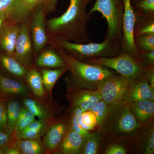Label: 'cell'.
I'll return each mask as SVG.
<instances>
[{
    "label": "cell",
    "instance_id": "1",
    "mask_svg": "<svg viewBox=\"0 0 154 154\" xmlns=\"http://www.w3.org/2000/svg\"><path fill=\"white\" fill-rule=\"evenodd\" d=\"M91 1L69 0L68 8L63 14L46 20L48 39L59 38L80 44L93 42L88 31L91 16L87 7Z\"/></svg>",
    "mask_w": 154,
    "mask_h": 154
},
{
    "label": "cell",
    "instance_id": "2",
    "mask_svg": "<svg viewBox=\"0 0 154 154\" xmlns=\"http://www.w3.org/2000/svg\"><path fill=\"white\" fill-rule=\"evenodd\" d=\"M98 127L102 135L113 141L134 140L142 128L131 113L129 103L123 101L109 105L105 118Z\"/></svg>",
    "mask_w": 154,
    "mask_h": 154
},
{
    "label": "cell",
    "instance_id": "3",
    "mask_svg": "<svg viewBox=\"0 0 154 154\" xmlns=\"http://www.w3.org/2000/svg\"><path fill=\"white\" fill-rule=\"evenodd\" d=\"M48 43L84 62L93 58L114 57L122 51L120 42L111 39H105L100 43L80 44L59 38H48Z\"/></svg>",
    "mask_w": 154,
    "mask_h": 154
},
{
    "label": "cell",
    "instance_id": "4",
    "mask_svg": "<svg viewBox=\"0 0 154 154\" xmlns=\"http://www.w3.org/2000/svg\"><path fill=\"white\" fill-rule=\"evenodd\" d=\"M54 48L65 62L68 70L70 72L72 77L83 88L96 90L105 79L116 74L106 67L78 60L62 49Z\"/></svg>",
    "mask_w": 154,
    "mask_h": 154
},
{
    "label": "cell",
    "instance_id": "5",
    "mask_svg": "<svg viewBox=\"0 0 154 154\" xmlns=\"http://www.w3.org/2000/svg\"><path fill=\"white\" fill-rule=\"evenodd\" d=\"M123 11V0H95L88 14L91 15L95 12L101 13L107 22L105 39L117 41L121 44Z\"/></svg>",
    "mask_w": 154,
    "mask_h": 154
},
{
    "label": "cell",
    "instance_id": "6",
    "mask_svg": "<svg viewBox=\"0 0 154 154\" xmlns=\"http://www.w3.org/2000/svg\"><path fill=\"white\" fill-rule=\"evenodd\" d=\"M84 62L113 69L131 82L142 75L145 69L130 54L122 51L114 57L93 58Z\"/></svg>",
    "mask_w": 154,
    "mask_h": 154
},
{
    "label": "cell",
    "instance_id": "7",
    "mask_svg": "<svg viewBox=\"0 0 154 154\" xmlns=\"http://www.w3.org/2000/svg\"><path fill=\"white\" fill-rule=\"evenodd\" d=\"M66 96L70 107L83 111L90 110L102 99L98 89L90 90L80 86L72 76L65 78Z\"/></svg>",
    "mask_w": 154,
    "mask_h": 154
},
{
    "label": "cell",
    "instance_id": "8",
    "mask_svg": "<svg viewBox=\"0 0 154 154\" xmlns=\"http://www.w3.org/2000/svg\"><path fill=\"white\" fill-rule=\"evenodd\" d=\"M124 11L122 17V51L128 53L142 63L140 54L134 42V31L137 20L136 13L133 8L131 0H123Z\"/></svg>",
    "mask_w": 154,
    "mask_h": 154
},
{
    "label": "cell",
    "instance_id": "9",
    "mask_svg": "<svg viewBox=\"0 0 154 154\" xmlns=\"http://www.w3.org/2000/svg\"><path fill=\"white\" fill-rule=\"evenodd\" d=\"M58 0H16L10 10L8 21L20 24L30 20L36 8L43 6L47 15L56 11Z\"/></svg>",
    "mask_w": 154,
    "mask_h": 154
},
{
    "label": "cell",
    "instance_id": "10",
    "mask_svg": "<svg viewBox=\"0 0 154 154\" xmlns=\"http://www.w3.org/2000/svg\"><path fill=\"white\" fill-rule=\"evenodd\" d=\"M131 82L121 75L115 74L103 81L98 86L102 99L109 105L123 101Z\"/></svg>",
    "mask_w": 154,
    "mask_h": 154
},
{
    "label": "cell",
    "instance_id": "11",
    "mask_svg": "<svg viewBox=\"0 0 154 154\" xmlns=\"http://www.w3.org/2000/svg\"><path fill=\"white\" fill-rule=\"evenodd\" d=\"M33 53L29 20L20 24L15 45L14 56L26 68L29 69L33 67Z\"/></svg>",
    "mask_w": 154,
    "mask_h": 154
},
{
    "label": "cell",
    "instance_id": "12",
    "mask_svg": "<svg viewBox=\"0 0 154 154\" xmlns=\"http://www.w3.org/2000/svg\"><path fill=\"white\" fill-rule=\"evenodd\" d=\"M47 16L44 7L40 6L35 9L30 18V35L35 54L40 53L48 42L46 27Z\"/></svg>",
    "mask_w": 154,
    "mask_h": 154
},
{
    "label": "cell",
    "instance_id": "13",
    "mask_svg": "<svg viewBox=\"0 0 154 154\" xmlns=\"http://www.w3.org/2000/svg\"><path fill=\"white\" fill-rule=\"evenodd\" d=\"M143 100L154 101V89L150 85L143 74L130 83L123 101L130 103Z\"/></svg>",
    "mask_w": 154,
    "mask_h": 154
},
{
    "label": "cell",
    "instance_id": "14",
    "mask_svg": "<svg viewBox=\"0 0 154 154\" xmlns=\"http://www.w3.org/2000/svg\"><path fill=\"white\" fill-rule=\"evenodd\" d=\"M67 129L66 119L57 120L49 126L42 141L46 152H58L59 148Z\"/></svg>",
    "mask_w": 154,
    "mask_h": 154
},
{
    "label": "cell",
    "instance_id": "15",
    "mask_svg": "<svg viewBox=\"0 0 154 154\" xmlns=\"http://www.w3.org/2000/svg\"><path fill=\"white\" fill-rule=\"evenodd\" d=\"M32 95V92L27 85L0 74V98L7 101L14 97L24 98Z\"/></svg>",
    "mask_w": 154,
    "mask_h": 154
},
{
    "label": "cell",
    "instance_id": "16",
    "mask_svg": "<svg viewBox=\"0 0 154 154\" xmlns=\"http://www.w3.org/2000/svg\"><path fill=\"white\" fill-rule=\"evenodd\" d=\"M23 105L39 119L54 123L57 121L55 119V110L47 104L45 99H38L33 96L25 97L22 100Z\"/></svg>",
    "mask_w": 154,
    "mask_h": 154
},
{
    "label": "cell",
    "instance_id": "17",
    "mask_svg": "<svg viewBox=\"0 0 154 154\" xmlns=\"http://www.w3.org/2000/svg\"><path fill=\"white\" fill-rule=\"evenodd\" d=\"M20 24L6 21L0 29V50L14 56Z\"/></svg>",
    "mask_w": 154,
    "mask_h": 154
},
{
    "label": "cell",
    "instance_id": "18",
    "mask_svg": "<svg viewBox=\"0 0 154 154\" xmlns=\"http://www.w3.org/2000/svg\"><path fill=\"white\" fill-rule=\"evenodd\" d=\"M128 103L131 113L141 126L149 125L154 117V101L139 100Z\"/></svg>",
    "mask_w": 154,
    "mask_h": 154
},
{
    "label": "cell",
    "instance_id": "19",
    "mask_svg": "<svg viewBox=\"0 0 154 154\" xmlns=\"http://www.w3.org/2000/svg\"><path fill=\"white\" fill-rule=\"evenodd\" d=\"M35 65L37 67L44 68L67 67L65 62L63 58L52 47L44 48L39 53L36 59Z\"/></svg>",
    "mask_w": 154,
    "mask_h": 154
},
{
    "label": "cell",
    "instance_id": "20",
    "mask_svg": "<svg viewBox=\"0 0 154 154\" xmlns=\"http://www.w3.org/2000/svg\"><path fill=\"white\" fill-rule=\"evenodd\" d=\"M0 66L10 74L21 79L25 80L28 69L23 65L14 56L0 50Z\"/></svg>",
    "mask_w": 154,
    "mask_h": 154
},
{
    "label": "cell",
    "instance_id": "21",
    "mask_svg": "<svg viewBox=\"0 0 154 154\" xmlns=\"http://www.w3.org/2000/svg\"><path fill=\"white\" fill-rule=\"evenodd\" d=\"M84 138L78 132L67 129L59 148L58 152L64 154H80Z\"/></svg>",
    "mask_w": 154,
    "mask_h": 154
},
{
    "label": "cell",
    "instance_id": "22",
    "mask_svg": "<svg viewBox=\"0 0 154 154\" xmlns=\"http://www.w3.org/2000/svg\"><path fill=\"white\" fill-rule=\"evenodd\" d=\"M25 81L34 97L45 99L47 94L43 85L41 73L37 69L33 67L28 69Z\"/></svg>",
    "mask_w": 154,
    "mask_h": 154
},
{
    "label": "cell",
    "instance_id": "23",
    "mask_svg": "<svg viewBox=\"0 0 154 154\" xmlns=\"http://www.w3.org/2000/svg\"><path fill=\"white\" fill-rule=\"evenodd\" d=\"M12 143L19 149L21 154H41L46 153L43 143L40 138H17Z\"/></svg>",
    "mask_w": 154,
    "mask_h": 154
},
{
    "label": "cell",
    "instance_id": "24",
    "mask_svg": "<svg viewBox=\"0 0 154 154\" xmlns=\"http://www.w3.org/2000/svg\"><path fill=\"white\" fill-rule=\"evenodd\" d=\"M67 67L49 69L42 68L40 70L45 89L47 94L51 97L52 90L57 80L66 72Z\"/></svg>",
    "mask_w": 154,
    "mask_h": 154
},
{
    "label": "cell",
    "instance_id": "25",
    "mask_svg": "<svg viewBox=\"0 0 154 154\" xmlns=\"http://www.w3.org/2000/svg\"><path fill=\"white\" fill-rule=\"evenodd\" d=\"M22 106L17 100L10 99L7 100V108L8 123L7 130L14 133L19 118Z\"/></svg>",
    "mask_w": 154,
    "mask_h": 154
},
{
    "label": "cell",
    "instance_id": "26",
    "mask_svg": "<svg viewBox=\"0 0 154 154\" xmlns=\"http://www.w3.org/2000/svg\"><path fill=\"white\" fill-rule=\"evenodd\" d=\"M102 134L100 131L90 133L85 137L80 154H96L98 153Z\"/></svg>",
    "mask_w": 154,
    "mask_h": 154
},
{
    "label": "cell",
    "instance_id": "27",
    "mask_svg": "<svg viewBox=\"0 0 154 154\" xmlns=\"http://www.w3.org/2000/svg\"><path fill=\"white\" fill-rule=\"evenodd\" d=\"M73 108L76 111L77 121L83 129L90 131L98 126L96 116L91 110L83 111L80 109Z\"/></svg>",
    "mask_w": 154,
    "mask_h": 154
},
{
    "label": "cell",
    "instance_id": "28",
    "mask_svg": "<svg viewBox=\"0 0 154 154\" xmlns=\"http://www.w3.org/2000/svg\"><path fill=\"white\" fill-rule=\"evenodd\" d=\"M140 17L139 23L136 22L134 37L146 34H154V15H137Z\"/></svg>",
    "mask_w": 154,
    "mask_h": 154
},
{
    "label": "cell",
    "instance_id": "29",
    "mask_svg": "<svg viewBox=\"0 0 154 154\" xmlns=\"http://www.w3.org/2000/svg\"><path fill=\"white\" fill-rule=\"evenodd\" d=\"M35 120V116L33 113L24 105L22 106L19 118L13 133L14 137L17 138V135L22 131Z\"/></svg>",
    "mask_w": 154,
    "mask_h": 154
},
{
    "label": "cell",
    "instance_id": "30",
    "mask_svg": "<svg viewBox=\"0 0 154 154\" xmlns=\"http://www.w3.org/2000/svg\"><path fill=\"white\" fill-rule=\"evenodd\" d=\"M134 42L140 54L154 50V34H143L136 36Z\"/></svg>",
    "mask_w": 154,
    "mask_h": 154
},
{
    "label": "cell",
    "instance_id": "31",
    "mask_svg": "<svg viewBox=\"0 0 154 154\" xmlns=\"http://www.w3.org/2000/svg\"><path fill=\"white\" fill-rule=\"evenodd\" d=\"M109 105L103 99H101L90 110L96 116L98 127L101 124L107 114Z\"/></svg>",
    "mask_w": 154,
    "mask_h": 154
},
{
    "label": "cell",
    "instance_id": "32",
    "mask_svg": "<svg viewBox=\"0 0 154 154\" xmlns=\"http://www.w3.org/2000/svg\"><path fill=\"white\" fill-rule=\"evenodd\" d=\"M137 7L141 12L137 15H154V0H140L137 2Z\"/></svg>",
    "mask_w": 154,
    "mask_h": 154
},
{
    "label": "cell",
    "instance_id": "33",
    "mask_svg": "<svg viewBox=\"0 0 154 154\" xmlns=\"http://www.w3.org/2000/svg\"><path fill=\"white\" fill-rule=\"evenodd\" d=\"M144 152L146 154H153L154 152V125L149 128L144 143Z\"/></svg>",
    "mask_w": 154,
    "mask_h": 154
},
{
    "label": "cell",
    "instance_id": "34",
    "mask_svg": "<svg viewBox=\"0 0 154 154\" xmlns=\"http://www.w3.org/2000/svg\"><path fill=\"white\" fill-rule=\"evenodd\" d=\"M7 100L0 98V130H7L8 123Z\"/></svg>",
    "mask_w": 154,
    "mask_h": 154
},
{
    "label": "cell",
    "instance_id": "35",
    "mask_svg": "<svg viewBox=\"0 0 154 154\" xmlns=\"http://www.w3.org/2000/svg\"><path fill=\"white\" fill-rule=\"evenodd\" d=\"M15 138L13 134L7 130H0V149L4 150L6 146L15 140Z\"/></svg>",
    "mask_w": 154,
    "mask_h": 154
},
{
    "label": "cell",
    "instance_id": "36",
    "mask_svg": "<svg viewBox=\"0 0 154 154\" xmlns=\"http://www.w3.org/2000/svg\"><path fill=\"white\" fill-rule=\"evenodd\" d=\"M142 63L145 67L146 66H154V50L140 53Z\"/></svg>",
    "mask_w": 154,
    "mask_h": 154
},
{
    "label": "cell",
    "instance_id": "37",
    "mask_svg": "<svg viewBox=\"0 0 154 154\" xmlns=\"http://www.w3.org/2000/svg\"><path fill=\"white\" fill-rule=\"evenodd\" d=\"M126 149L123 146L119 144L111 145L105 150L106 154H125Z\"/></svg>",
    "mask_w": 154,
    "mask_h": 154
},
{
    "label": "cell",
    "instance_id": "38",
    "mask_svg": "<svg viewBox=\"0 0 154 154\" xmlns=\"http://www.w3.org/2000/svg\"><path fill=\"white\" fill-rule=\"evenodd\" d=\"M143 75L150 85L154 89V66H146L145 67Z\"/></svg>",
    "mask_w": 154,
    "mask_h": 154
},
{
    "label": "cell",
    "instance_id": "39",
    "mask_svg": "<svg viewBox=\"0 0 154 154\" xmlns=\"http://www.w3.org/2000/svg\"><path fill=\"white\" fill-rule=\"evenodd\" d=\"M16 0H0V12L11 9Z\"/></svg>",
    "mask_w": 154,
    "mask_h": 154
},
{
    "label": "cell",
    "instance_id": "40",
    "mask_svg": "<svg viewBox=\"0 0 154 154\" xmlns=\"http://www.w3.org/2000/svg\"><path fill=\"white\" fill-rule=\"evenodd\" d=\"M10 9L0 12V29L6 21H8Z\"/></svg>",
    "mask_w": 154,
    "mask_h": 154
},
{
    "label": "cell",
    "instance_id": "41",
    "mask_svg": "<svg viewBox=\"0 0 154 154\" xmlns=\"http://www.w3.org/2000/svg\"><path fill=\"white\" fill-rule=\"evenodd\" d=\"M137 1V2H139V1H140V0H136Z\"/></svg>",
    "mask_w": 154,
    "mask_h": 154
},
{
    "label": "cell",
    "instance_id": "42",
    "mask_svg": "<svg viewBox=\"0 0 154 154\" xmlns=\"http://www.w3.org/2000/svg\"><path fill=\"white\" fill-rule=\"evenodd\" d=\"M0 74H1V73H0Z\"/></svg>",
    "mask_w": 154,
    "mask_h": 154
}]
</instances>
